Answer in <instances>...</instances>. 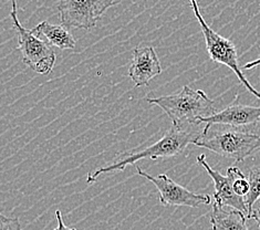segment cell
<instances>
[{
	"instance_id": "4",
	"label": "cell",
	"mask_w": 260,
	"mask_h": 230,
	"mask_svg": "<svg viewBox=\"0 0 260 230\" xmlns=\"http://www.w3.org/2000/svg\"><path fill=\"white\" fill-rule=\"evenodd\" d=\"M10 17L18 36L17 49L21 52L24 64L39 74H49L53 70L55 64V53L50 43L42 41L39 36L35 35L31 30L24 28L18 19L17 0H10Z\"/></svg>"
},
{
	"instance_id": "10",
	"label": "cell",
	"mask_w": 260,
	"mask_h": 230,
	"mask_svg": "<svg viewBox=\"0 0 260 230\" xmlns=\"http://www.w3.org/2000/svg\"><path fill=\"white\" fill-rule=\"evenodd\" d=\"M162 73V67L155 49L152 46H139L134 48L133 59L128 68V77L135 88L147 85L152 79Z\"/></svg>"
},
{
	"instance_id": "1",
	"label": "cell",
	"mask_w": 260,
	"mask_h": 230,
	"mask_svg": "<svg viewBox=\"0 0 260 230\" xmlns=\"http://www.w3.org/2000/svg\"><path fill=\"white\" fill-rule=\"evenodd\" d=\"M195 126L200 125L177 126L173 124L172 127L167 130L163 138L156 143H154L153 145L142 151L123 153L116 157V160L113 161L112 164L99 167L95 171L89 173L88 176H86V183L93 184L99 177H101L104 174L122 172L126 169V166L135 165L142 159L171 158L177 156V155L182 154L189 144H194L198 136L201 135Z\"/></svg>"
},
{
	"instance_id": "17",
	"label": "cell",
	"mask_w": 260,
	"mask_h": 230,
	"mask_svg": "<svg viewBox=\"0 0 260 230\" xmlns=\"http://www.w3.org/2000/svg\"><path fill=\"white\" fill-rule=\"evenodd\" d=\"M55 216H57V219H58V227L54 230H77L76 228H69L64 225L63 219H62V215H61L60 210L55 211Z\"/></svg>"
},
{
	"instance_id": "15",
	"label": "cell",
	"mask_w": 260,
	"mask_h": 230,
	"mask_svg": "<svg viewBox=\"0 0 260 230\" xmlns=\"http://www.w3.org/2000/svg\"><path fill=\"white\" fill-rule=\"evenodd\" d=\"M0 230H21L19 219L0 216Z\"/></svg>"
},
{
	"instance_id": "9",
	"label": "cell",
	"mask_w": 260,
	"mask_h": 230,
	"mask_svg": "<svg viewBox=\"0 0 260 230\" xmlns=\"http://www.w3.org/2000/svg\"><path fill=\"white\" fill-rule=\"evenodd\" d=\"M237 98L235 102L220 112H215L207 117H203L201 122L205 124V127L212 125L226 126H247L256 125L260 122V107L238 104Z\"/></svg>"
},
{
	"instance_id": "7",
	"label": "cell",
	"mask_w": 260,
	"mask_h": 230,
	"mask_svg": "<svg viewBox=\"0 0 260 230\" xmlns=\"http://www.w3.org/2000/svg\"><path fill=\"white\" fill-rule=\"evenodd\" d=\"M138 175L144 177L155 186L159 194V202L163 206H186L196 208L201 205H209L212 198L205 194H195V192L185 188L184 186L175 183L166 174H159L157 176H152L144 171H142L139 165L135 164Z\"/></svg>"
},
{
	"instance_id": "18",
	"label": "cell",
	"mask_w": 260,
	"mask_h": 230,
	"mask_svg": "<svg viewBox=\"0 0 260 230\" xmlns=\"http://www.w3.org/2000/svg\"><path fill=\"white\" fill-rule=\"evenodd\" d=\"M257 65H260V58L255 60V61H251V62H248V63L245 64L243 69L244 70H249V69H252V68H255Z\"/></svg>"
},
{
	"instance_id": "13",
	"label": "cell",
	"mask_w": 260,
	"mask_h": 230,
	"mask_svg": "<svg viewBox=\"0 0 260 230\" xmlns=\"http://www.w3.org/2000/svg\"><path fill=\"white\" fill-rule=\"evenodd\" d=\"M247 178H248L250 188H249L248 194L245 196V202L249 211L247 218L249 219L253 205H255V203L260 198V169L259 167H252V169L249 171V175Z\"/></svg>"
},
{
	"instance_id": "5",
	"label": "cell",
	"mask_w": 260,
	"mask_h": 230,
	"mask_svg": "<svg viewBox=\"0 0 260 230\" xmlns=\"http://www.w3.org/2000/svg\"><path fill=\"white\" fill-rule=\"evenodd\" d=\"M189 3L191 6V9L194 11L195 17L197 18L198 22H200L204 39H205L206 42V49L209 55V59L213 62H216V63H220L228 67L229 69L236 74L238 80L240 81V83L260 101V92H258L253 88L249 81L245 77L244 72L240 69L238 61V52L235 43L232 40L225 38V37L220 36L208 26L207 22L201 14L197 0H189Z\"/></svg>"
},
{
	"instance_id": "14",
	"label": "cell",
	"mask_w": 260,
	"mask_h": 230,
	"mask_svg": "<svg viewBox=\"0 0 260 230\" xmlns=\"http://www.w3.org/2000/svg\"><path fill=\"white\" fill-rule=\"evenodd\" d=\"M249 188L250 186H249L248 178H247L243 174V172L238 169L236 173V177H235V180H234L235 191H236L239 196L245 197L247 194H248Z\"/></svg>"
},
{
	"instance_id": "6",
	"label": "cell",
	"mask_w": 260,
	"mask_h": 230,
	"mask_svg": "<svg viewBox=\"0 0 260 230\" xmlns=\"http://www.w3.org/2000/svg\"><path fill=\"white\" fill-rule=\"evenodd\" d=\"M121 0H59L60 21L64 27L90 30L109 8Z\"/></svg>"
},
{
	"instance_id": "16",
	"label": "cell",
	"mask_w": 260,
	"mask_h": 230,
	"mask_svg": "<svg viewBox=\"0 0 260 230\" xmlns=\"http://www.w3.org/2000/svg\"><path fill=\"white\" fill-rule=\"evenodd\" d=\"M249 219H255L260 228V198L255 203V205H253Z\"/></svg>"
},
{
	"instance_id": "12",
	"label": "cell",
	"mask_w": 260,
	"mask_h": 230,
	"mask_svg": "<svg viewBox=\"0 0 260 230\" xmlns=\"http://www.w3.org/2000/svg\"><path fill=\"white\" fill-rule=\"evenodd\" d=\"M31 31L37 36L45 37L48 43L61 49V50H67V49L73 50L76 48V40L62 23L51 24L48 21H42L38 26L32 28Z\"/></svg>"
},
{
	"instance_id": "8",
	"label": "cell",
	"mask_w": 260,
	"mask_h": 230,
	"mask_svg": "<svg viewBox=\"0 0 260 230\" xmlns=\"http://www.w3.org/2000/svg\"><path fill=\"white\" fill-rule=\"evenodd\" d=\"M197 163L206 170L208 175L212 177L215 185V203L219 206L233 207L237 210H240L248 217V207H247L245 197L239 196L234 189V180L236 177V173L238 167H229L227 170V175L224 176L209 166L206 161L205 154H201L197 156Z\"/></svg>"
},
{
	"instance_id": "11",
	"label": "cell",
	"mask_w": 260,
	"mask_h": 230,
	"mask_svg": "<svg viewBox=\"0 0 260 230\" xmlns=\"http://www.w3.org/2000/svg\"><path fill=\"white\" fill-rule=\"evenodd\" d=\"M246 217L240 210L214 203L210 223L213 230H249L246 225Z\"/></svg>"
},
{
	"instance_id": "2",
	"label": "cell",
	"mask_w": 260,
	"mask_h": 230,
	"mask_svg": "<svg viewBox=\"0 0 260 230\" xmlns=\"http://www.w3.org/2000/svg\"><path fill=\"white\" fill-rule=\"evenodd\" d=\"M146 101L162 109L177 126L201 125V119L214 114V101L203 90L184 85L175 94L147 97Z\"/></svg>"
},
{
	"instance_id": "3",
	"label": "cell",
	"mask_w": 260,
	"mask_h": 230,
	"mask_svg": "<svg viewBox=\"0 0 260 230\" xmlns=\"http://www.w3.org/2000/svg\"><path fill=\"white\" fill-rule=\"evenodd\" d=\"M194 145L207 148L235 161H244L252 153L260 150V136L235 126H204Z\"/></svg>"
}]
</instances>
